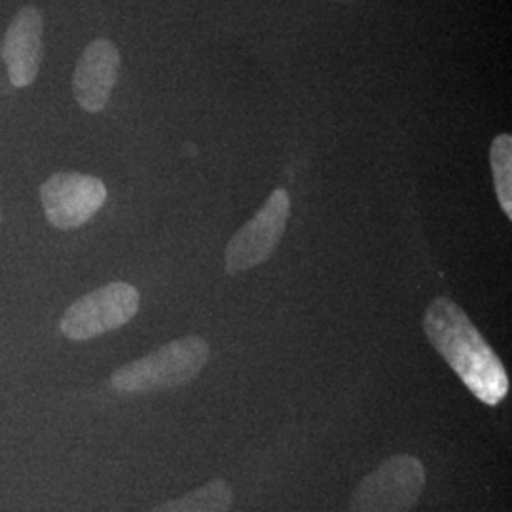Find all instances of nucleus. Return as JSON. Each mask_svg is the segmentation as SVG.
<instances>
[{"mask_svg": "<svg viewBox=\"0 0 512 512\" xmlns=\"http://www.w3.org/2000/svg\"><path fill=\"white\" fill-rule=\"evenodd\" d=\"M423 330L431 346L456 372L480 403L497 406L509 395L507 368L469 315L452 298H435L423 315Z\"/></svg>", "mask_w": 512, "mask_h": 512, "instance_id": "nucleus-1", "label": "nucleus"}, {"mask_svg": "<svg viewBox=\"0 0 512 512\" xmlns=\"http://www.w3.org/2000/svg\"><path fill=\"white\" fill-rule=\"evenodd\" d=\"M209 344L200 336H184L120 366L110 385L122 393H154L190 384L209 361Z\"/></svg>", "mask_w": 512, "mask_h": 512, "instance_id": "nucleus-2", "label": "nucleus"}, {"mask_svg": "<svg viewBox=\"0 0 512 512\" xmlns=\"http://www.w3.org/2000/svg\"><path fill=\"white\" fill-rule=\"evenodd\" d=\"M425 484L427 473L420 459L391 456L359 482L349 499V512H410Z\"/></svg>", "mask_w": 512, "mask_h": 512, "instance_id": "nucleus-3", "label": "nucleus"}, {"mask_svg": "<svg viewBox=\"0 0 512 512\" xmlns=\"http://www.w3.org/2000/svg\"><path fill=\"white\" fill-rule=\"evenodd\" d=\"M139 306V291L129 283L114 281L71 304L61 317L59 329L65 338L74 342L92 340L128 325L137 315Z\"/></svg>", "mask_w": 512, "mask_h": 512, "instance_id": "nucleus-4", "label": "nucleus"}, {"mask_svg": "<svg viewBox=\"0 0 512 512\" xmlns=\"http://www.w3.org/2000/svg\"><path fill=\"white\" fill-rule=\"evenodd\" d=\"M291 217L289 192L277 188L226 245V274L238 275L264 264L274 255Z\"/></svg>", "mask_w": 512, "mask_h": 512, "instance_id": "nucleus-5", "label": "nucleus"}, {"mask_svg": "<svg viewBox=\"0 0 512 512\" xmlns=\"http://www.w3.org/2000/svg\"><path fill=\"white\" fill-rule=\"evenodd\" d=\"M107 186L76 171H59L40 184V202L48 222L57 230H76L92 220L107 202Z\"/></svg>", "mask_w": 512, "mask_h": 512, "instance_id": "nucleus-6", "label": "nucleus"}, {"mask_svg": "<svg viewBox=\"0 0 512 512\" xmlns=\"http://www.w3.org/2000/svg\"><path fill=\"white\" fill-rule=\"evenodd\" d=\"M42 37V12L35 6H23L8 25L0 44V57L12 86L27 88L37 80L44 55Z\"/></svg>", "mask_w": 512, "mask_h": 512, "instance_id": "nucleus-7", "label": "nucleus"}, {"mask_svg": "<svg viewBox=\"0 0 512 512\" xmlns=\"http://www.w3.org/2000/svg\"><path fill=\"white\" fill-rule=\"evenodd\" d=\"M120 65V52L107 38H97L84 48L73 74L74 99L80 109L95 114L109 105Z\"/></svg>", "mask_w": 512, "mask_h": 512, "instance_id": "nucleus-8", "label": "nucleus"}, {"mask_svg": "<svg viewBox=\"0 0 512 512\" xmlns=\"http://www.w3.org/2000/svg\"><path fill=\"white\" fill-rule=\"evenodd\" d=\"M234 490L224 478H215L188 494L148 512H230Z\"/></svg>", "mask_w": 512, "mask_h": 512, "instance_id": "nucleus-9", "label": "nucleus"}, {"mask_svg": "<svg viewBox=\"0 0 512 512\" xmlns=\"http://www.w3.org/2000/svg\"><path fill=\"white\" fill-rule=\"evenodd\" d=\"M490 165L494 188L501 211L512 219V137L509 133L497 135L490 147Z\"/></svg>", "mask_w": 512, "mask_h": 512, "instance_id": "nucleus-10", "label": "nucleus"}, {"mask_svg": "<svg viewBox=\"0 0 512 512\" xmlns=\"http://www.w3.org/2000/svg\"><path fill=\"white\" fill-rule=\"evenodd\" d=\"M0 222H2V205H0Z\"/></svg>", "mask_w": 512, "mask_h": 512, "instance_id": "nucleus-11", "label": "nucleus"}, {"mask_svg": "<svg viewBox=\"0 0 512 512\" xmlns=\"http://www.w3.org/2000/svg\"><path fill=\"white\" fill-rule=\"evenodd\" d=\"M338 2H349V0H338Z\"/></svg>", "mask_w": 512, "mask_h": 512, "instance_id": "nucleus-12", "label": "nucleus"}]
</instances>
